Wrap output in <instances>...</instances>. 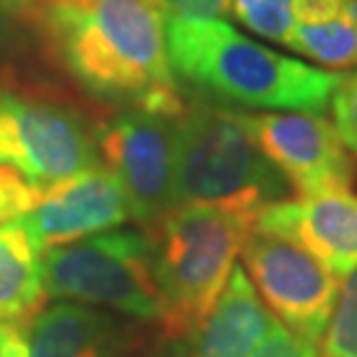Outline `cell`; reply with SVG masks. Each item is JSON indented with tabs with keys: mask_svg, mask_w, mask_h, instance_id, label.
<instances>
[{
	"mask_svg": "<svg viewBox=\"0 0 357 357\" xmlns=\"http://www.w3.org/2000/svg\"><path fill=\"white\" fill-rule=\"evenodd\" d=\"M38 28L59 66L93 98L183 112L167 52L165 0H38Z\"/></svg>",
	"mask_w": 357,
	"mask_h": 357,
	"instance_id": "1",
	"label": "cell"
},
{
	"mask_svg": "<svg viewBox=\"0 0 357 357\" xmlns=\"http://www.w3.org/2000/svg\"><path fill=\"white\" fill-rule=\"evenodd\" d=\"M167 52L176 79L248 109L323 114L344 82V73L278 54L220 19L169 14Z\"/></svg>",
	"mask_w": 357,
	"mask_h": 357,
	"instance_id": "2",
	"label": "cell"
},
{
	"mask_svg": "<svg viewBox=\"0 0 357 357\" xmlns=\"http://www.w3.org/2000/svg\"><path fill=\"white\" fill-rule=\"evenodd\" d=\"M151 265L162 325L185 339L223 295L253 218L213 204H178L151 223Z\"/></svg>",
	"mask_w": 357,
	"mask_h": 357,
	"instance_id": "3",
	"label": "cell"
},
{
	"mask_svg": "<svg viewBox=\"0 0 357 357\" xmlns=\"http://www.w3.org/2000/svg\"><path fill=\"white\" fill-rule=\"evenodd\" d=\"M290 181L253 137L244 114L216 105L183 107L178 116L174 206L213 204L258 218L288 199Z\"/></svg>",
	"mask_w": 357,
	"mask_h": 357,
	"instance_id": "4",
	"label": "cell"
},
{
	"mask_svg": "<svg viewBox=\"0 0 357 357\" xmlns=\"http://www.w3.org/2000/svg\"><path fill=\"white\" fill-rule=\"evenodd\" d=\"M49 297L116 309L139 320H160L162 304L151 265V244L139 230H107L42 253Z\"/></svg>",
	"mask_w": 357,
	"mask_h": 357,
	"instance_id": "5",
	"label": "cell"
},
{
	"mask_svg": "<svg viewBox=\"0 0 357 357\" xmlns=\"http://www.w3.org/2000/svg\"><path fill=\"white\" fill-rule=\"evenodd\" d=\"M96 165V128L75 107L0 77V167L40 195Z\"/></svg>",
	"mask_w": 357,
	"mask_h": 357,
	"instance_id": "6",
	"label": "cell"
},
{
	"mask_svg": "<svg viewBox=\"0 0 357 357\" xmlns=\"http://www.w3.org/2000/svg\"><path fill=\"white\" fill-rule=\"evenodd\" d=\"M178 116L151 107H123L96 126L100 158L119 176L137 223L151 225L174 206Z\"/></svg>",
	"mask_w": 357,
	"mask_h": 357,
	"instance_id": "7",
	"label": "cell"
},
{
	"mask_svg": "<svg viewBox=\"0 0 357 357\" xmlns=\"http://www.w3.org/2000/svg\"><path fill=\"white\" fill-rule=\"evenodd\" d=\"M239 255L278 323L318 346L339 297L337 276L302 246L260 230H251Z\"/></svg>",
	"mask_w": 357,
	"mask_h": 357,
	"instance_id": "8",
	"label": "cell"
},
{
	"mask_svg": "<svg viewBox=\"0 0 357 357\" xmlns=\"http://www.w3.org/2000/svg\"><path fill=\"white\" fill-rule=\"evenodd\" d=\"M267 158L302 195L348 190L353 160L348 146L323 114H244Z\"/></svg>",
	"mask_w": 357,
	"mask_h": 357,
	"instance_id": "9",
	"label": "cell"
},
{
	"mask_svg": "<svg viewBox=\"0 0 357 357\" xmlns=\"http://www.w3.org/2000/svg\"><path fill=\"white\" fill-rule=\"evenodd\" d=\"M132 218L126 190L107 165L63 178L35 195L33 206L19 216L28 237L42 253L123 225Z\"/></svg>",
	"mask_w": 357,
	"mask_h": 357,
	"instance_id": "10",
	"label": "cell"
},
{
	"mask_svg": "<svg viewBox=\"0 0 357 357\" xmlns=\"http://www.w3.org/2000/svg\"><path fill=\"white\" fill-rule=\"evenodd\" d=\"M253 230L302 246L334 276L357 269V195L348 190L274 202L258 213Z\"/></svg>",
	"mask_w": 357,
	"mask_h": 357,
	"instance_id": "11",
	"label": "cell"
},
{
	"mask_svg": "<svg viewBox=\"0 0 357 357\" xmlns=\"http://www.w3.org/2000/svg\"><path fill=\"white\" fill-rule=\"evenodd\" d=\"M274 318L260 302L244 267L234 265L216 306L185 337L181 357H251L265 341Z\"/></svg>",
	"mask_w": 357,
	"mask_h": 357,
	"instance_id": "12",
	"label": "cell"
},
{
	"mask_svg": "<svg viewBox=\"0 0 357 357\" xmlns=\"http://www.w3.org/2000/svg\"><path fill=\"white\" fill-rule=\"evenodd\" d=\"M126 327L109 313L59 302L35 316L31 357H123Z\"/></svg>",
	"mask_w": 357,
	"mask_h": 357,
	"instance_id": "13",
	"label": "cell"
},
{
	"mask_svg": "<svg viewBox=\"0 0 357 357\" xmlns=\"http://www.w3.org/2000/svg\"><path fill=\"white\" fill-rule=\"evenodd\" d=\"M45 295L42 251L19 216L0 223V320H31Z\"/></svg>",
	"mask_w": 357,
	"mask_h": 357,
	"instance_id": "14",
	"label": "cell"
},
{
	"mask_svg": "<svg viewBox=\"0 0 357 357\" xmlns=\"http://www.w3.org/2000/svg\"><path fill=\"white\" fill-rule=\"evenodd\" d=\"M285 47L320 63L325 70L357 68V21L344 12L318 21H302L292 28Z\"/></svg>",
	"mask_w": 357,
	"mask_h": 357,
	"instance_id": "15",
	"label": "cell"
},
{
	"mask_svg": "<svg viewBox=\"0 0 357 357\" xmlns=\"http://www.w3.org/2000/svg\"><path fill=\"white\" fill-rule=\"evenodd\" d=\"M241 26L276 45H285L295 28V0H232Z\"/></svg>",
	"mask_w": 357,
	"mask_h": 357,
	"instance_id": "16",
	"label": "cell"
},
{
	"mask_svg": "<svg viewBox=\"0 0 357 357\" xmlns=\"http://www.w3.org/2000/svg\"><path fill=\"white\" fill-rule=\"evenodd\" d=\"M327 357H357V269L341 283L330 325L323 337Z\"/></svg>",
	"mask_w": 357,
	"mask_h": 357,
	"instance_id": "17",
	"label": "cell"
},
{
	"mask_svg": "<svg viewBox=\"0 0 357 357\" xmlns=\"http://www.w3.org/2000/svg\"><path fill=\"white\" fill-rule=\"evenodd\" d=\"M334 128L341 135L344 144L357 153V68L355 73L344 75V82L332 96Z\"/></svg>",
	"mask_w": 357,
	"mask_h": 357,
	"instance_id": "18",
	"label": "cell"
},
{
	"mask_svg": "<svg viewBox=\"0 0 357 357\" xmlns=\"http://www.w3.org/2000/svg\"><path fill=\"white\" fill-rule=\"evenodd\" d=\"M251 357H316V346L299 339L274 318L265 341Z\"/></svg>",
	"mask_w": 357,
	"mask_h": 357,
	"instance_id": "19",
	"label": "cell"
},
{
	"mask_svg": "<svg viewBox=\"0 0 357 357\" xmlns=\"http://www.w3.org/2000/svg\"><path fill=\"white\" fill-rule=\"evenodd\" d=\"M35 192L17 174L0 167V223L21 216L33 206Z\"/></svg>",
	"mask_w": 357,
	"mask_h": 357,
	"instance_id": "20",
	"label": "cell"
},
{
	"mask_svg": "<svg viewBox=\"0 0 357 357\" xmlns=\"http://www.w3.org/2000/svg\"><path fill=\"white\" fill-rule=\"evenodd\" d=\"M172 17L181 19H223L232 12V0H165Z\"/></svg>",
	"mask_w": 357,
	"mask_h": 357,
	"instance_id": "21",
	"label": "cell"
},
{
	"mask_svg": "<svg viewBox=\"0 0 357 357\" xmlns=\"http://www.w3.org/2000/svg\"><path fill=\"white\" fill-rule=\"evenodd\" d=\"M0 357H31L28 320H0Z\"/></svg>",
	"mask_w": 357,
	"mask_h": 357,
	"instance_id": "22",
	"label": "cell"
},
{
	"mask_svg": "<svg viewBox=\"0 0 357 357\" xmlns=\"http://www.w3.org/2000/svg\"><path fill=\"white\" fill-rule=\"evenodd\" d=\"M38 0H0V10H24L35 5Z\"/></svg>",
	"mask_w": 357,
	"mask_h": 357,
	"instance_id": "23",
	"label": "cell"
}]
</instances>
